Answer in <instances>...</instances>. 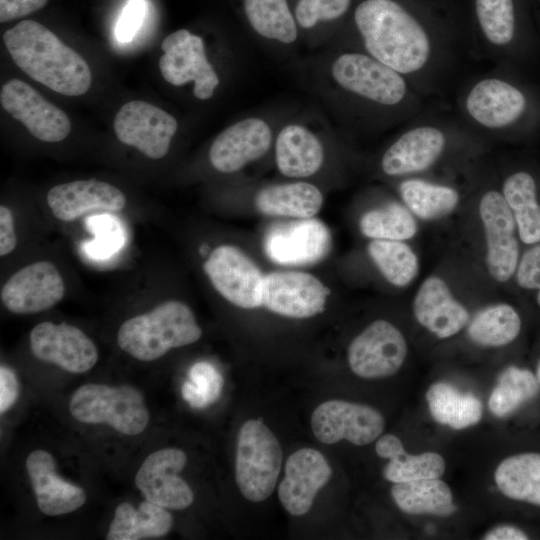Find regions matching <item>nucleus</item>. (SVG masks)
I'll return each instance as SVG.
<instances>
[{"mask_svg":"<svg viewBox=\"0 0 540 540\" xmlns=\"http://www.w3.org/2000/svg\"><path fill=\"white\" fill-rule=\"evenodd\" d=\"M353 20L361 50L402 74L422 96L442 89L466 44L449 0H363Z\"/></svg>","mask_w":540,"mask_h":540,"instance_id":"1","label":"nucleus"},{"mask_svg":"<svg viewBox=\"0 0 540 540\" xmlns=\"http://www.w3.org/2000/svg\"><path fill=\"white\" fill-rule=\"evenodd\" d=\"M3 41L14 63L49 89L79 96L90 88L92 75L87 62L39 22L20 21L3 34Z\"/></svg>","mask_w":540,"mask_h":540,"instance_id":"2","label":"nucleus"},{"mask_svg":"<svg viewBox=\"0 0 540 540\" xmlns=\"http://www.w3.org/2000/svg\"><path fill=\"white\" fill-rule=\"evenodd\" d=\"M335 85L355 102L402 121L419 115L422 95L399 72L363 50H347L331 63Z\"/></svg>","mask_w":540,"mask_h":540,"instance_id":"3","label":"nucleus"},{"mask_svg":"<svg viewBox=\"0 0 540 540\" xmlns=\"http://www.w3.org/2000/svg\"><path fill=\"white\" fill-rule=\"evenodd\" d=\"M460 118L474 132L505 135L532 111L529 93L508 75L492 71L467 84L458 97Z\"/></svg>","mask_w":540,"mask_h":540,"instance_id":"4","label":"nucleus"},{"mask_svg":"<svg viewBox=\"0 0 540 540\" xmlns=\"http://www.w3.org/2000/svg\"><path fill=\"white\" fill-rule=\"evenodd\" d=\"M476 134L461 118H418L382 154L381 171L389 177H413L432 169L459 140Z\"/></svg>","mask_w":540,"mask_h":540,"instance_id":"5","label":"nucleus"},{"mask_svg":"<svg viewBox=\"0 0 540 540\" xmlns=\"http://www.w3.org/2000/svg\"><path fill=\"white\" fill-rule=\"evenodd\" d=\"M201 336L191 308L182 301L169 300L124 321L117 332V343L135 359L153 361Z\"/></svg>","mask_w":540,"mask_h":540,"instance_id":"6","label":"nucleus"},{"mask_svg":"<svg viewBox=\"0 0 540 540\" xmlns=\"http://www.w3.org/2000/svg\"><path fill=\"white\" fill-rule=\"evenodd\" d=\"M282 460L279 441L261 420L251 419L241 426L236 445L235 479L245 499L261 502L271 496Z\"/></svg>","mask_w":540,"mask_h":540,"instance_id":"7","label":"nucleus"},{"mask_svg":"<svg viewBox=\"0 0 540 540\" xmlns=\"http://www.w3.org/2000/svg\"><path fill=\"white\" fill-rule=\"evenodd\" d=\"M69 410L82 423L107 424L125 435H138L149 422L142 394L131 386L89 383L72 395Z\"/></svg>","mask_w":540,"mask_h":540,"instance_id":"8","label":"nucleus"},{"mask_svg":"<svg viewBox=\"0 0 540 540\" xmlns=\"http://www.w3.org/2000/svg\"><path fill=\"white\" fill-rule=\"evenodd\" d=\"M163 54L159 68L163 78L174 86L193 82V94L207 100L220 83L218 74L208 61L203 39L187 29H179L162 41Z\"/></svg>","mask_w":540,"mask_h":540,"instance_id":"9","label":"nucleus"},{"mask_svg":"<svg viewBox=\"0 0 540 540\" xmlns=\"http://www.w3.org/2000/svg\"><path fill=\"white\" fill-rule=\"evenodd\" d=\"M472 41L478 52L507 60L521 48L522 23L517 0H471Z\"/></svg>","mask_w":540,"mask_h":540,"instance_id":"10","label":"nucleus"},{"mask_svg":"<svg viewBox=\"0 0 540 540\" xmlns=\"http://www.w3.org/2000/svg\"><path fill=\"white\" fill-rule=\"evenodd\" d=\"M479 216L485 241V262L493 280L504 283L516 272L520 249L516 237L517 227L501 190H486L479 201Z\"/></svg>","mask_w":540,"mask_h":540,"instance_id":"11","label":"nucleus"},{"mask_svg":"<svg viewBox=\"0 0 540 540\" xmlns=\"http://www.w3.org/2000/svg\"><path fill=\"white\" fill-rule=\"evenodd\" d=\"M407 353L402 332L392 323L379 319L351 341L347 359L350 369L358 377L381 379L397 373Z\"/></svg>","mask_w":540,"mask_h":540,"instance_id":"12","label":"nucleus"},{"mask_svg":"<svg viewBox=\"0 0 540 540\" xmlns=\"http://www.w3.org/2000/svg\"><path fill=\"white\" fill-rule=\"evenodd\" d=\"M203 269L215 290L231 304L243 309L262 305L264 275L240 249L232 245L216 247Z\"/></svg>","mask_w":540,"mask_h":540,"instance_id":"13","label":"nucleus"},{"mask_svg":"<svg viewBox=\"0 0 540 540\" xmlns=\"http://www.w3.org/2000/svg\"><path fill=\"white\" fill-rule=\"evenodd\" d=\"M315 438L324 444L343 439L357 446L367 445L382 434L383 415L375 408L344 400H329L315 408L311 417Z\"/></svg>","mask_w":540,"mask_h":540,"instance_id":"14","label":"nucleus"},{"mask_svg":"<svg viewBox=\"0 0 540 540\" xmlns=\"http://www.w3.org/2000/svg\"><path fill=\"white\" fill-rule=\"evenodd\" d=\"M113 127L122 143L135 147L148 158L161 159L169 151L178 123L159 107L133 100L117 112Z\"/></svg>","mask_w":540,"mask_h":540,"instance_id":"15","label":"nucleus"},{"mask_svg":"<svg viewBox=\"0 0 540 540\" xmlns=\"http://www.w3.org/2000/svg\"><path fill=\"white\" fill-rule=\"evenodd\" d=\"M0 102L7 113L41 141L59 142L71 131L67 114L22 80L6 82L1 88Z\"/></svg>","mask_w":540,"mask_h":540,"instance_id":"16","label":"nucleus"},{"mask_svg":"<svg viewBox=\"0 0 540 540\" xmlns=\"http://www.w3.org/2000/svg\"><path fill=\"white\" fill-rule=\"evenodd\" d=\"M65 283L50 261H37L15 272L0 292L4 307L14 314H35L48 310L64 297Z\"/></svg>","mask_w":540,"mask_h":540,"instance_id":"17","label":"nucleus"},{"mask_svg":"<svg viewBox=\"0 0 540 540\" xmlns=\"http://www.w3.org/2000/svg\"><path fill=\"white\" fill-rule=\"evenodd\" d=\"M330 290L306 272H273L264 276L262 305L289 318H310L321 313Z\"/></svg>","mask_w":540,"mask_h":540,"instance_id":"18","label":"nucleus"},{"mask_svg":"<svg viewBox=\"0 0 540 540\" xmlns=\"http://www.w3.org/2000/svg\"><path fill=\"white\" fill-rule=\"evenodd\" d=\"M33 355L71 373H84L98 360L94 342L78 327L62 322H41L29 335Z\"/></svg>","mask_w":540,"mask_h":540,"instance_id":"19","label":"nucleus"},{"mask_svg":"<svg viewBox=\"0 0 540 540\" xmlns=\"http://www.w3.org/2000/svg\"><path fill=\"white\" fill-rule=\"evenodd\" d=\"M186 462L187 456L180 449L157 450L140 466L135 484L146 500L168 509H185L194 500L193 491L178 475Z\"/></svg>","mask_w":540,"mask_h":540,"instance_id":"20","label":"nucleus"},{"mask_svg":"<svg viewBox=\"0 0 540 540\" xmlns=\"http://www.w3.org/2000/svg\"><path fill=\"white\" fill-rule=\"evenodd\" d=\"M331 247L326 225L314 218L298 219L272 227L264 240V249L273 262L308 265L320 261Z\"/></svg>","mask_w":540,"mask_h":540,"instance_id":"21","label":"nucleus"},{"mask_svg":"<svg viewBox=\"0 0 540 540\" xmlns=\"http://www.w3.org/2000/svg\"><path fill=\"white\" fill-rule=\"evenodd\" d=\"M270 125L259 117H247L220 132L211 144L209 160L214 169L234 173L262 158L270 149Z\"/></svg>","mask_w":540,"mask_h":540,"instance_id":"22","label":"nucleus"},{"mask_svg":"<svg viewBox=\"0 0 540 540\" xmlns=\"http://www.w3.org/2000/svg\"><path fill=\"white\" fill-rule=\"evenodd\" d=\"M331 476L332 469L322 453L312 448L297 450L287 459L285 476L278 487L282 506L293 516L306 514Z\"/></svg>","mask_w":540,"mask_h":540,"instance_id":"23","label":"nucleus"},{"mask_svg":"<svg viewBox=\"0 0 540 540\" xmlns=\"http://www.w3.org/2000/svg\"><path fill=\"white\" fill-rule=\"evenodd\" d=\"M412 310L417 322L439 339L459 333L470 320L467 308L458 301L439 276H428L418 288Z\"/></svg>","mask_w":540,"mask_h":540,"instance_id":"24","label":"nucleus"},{"mask_svg":"<svg viewBox=\"0 0 540 540\" xmlns=\"http://www.w3.org/2000/svg\"><path fill=\"white\" fill-rule=\"evenodd\" d=\"M55 218L73 221L87 212H117L126 205V196L117 187L96 179L76 180L52 187L46 196Z\"/></svg>","mask_w":540,"mask_h":540,"instance_id":"25","label":"nucleus"},{"mask_svg":"<svg viewBox=\"0 0 540 540\" xmlns=\"http://www.w3.org/2000/svg\"><path fill=\"white\" fill-rule=\"evenodd\" d=\"M26 470L38 508L44 514L56 516L70 513L85 503L84 490L57 475L54 458L47 451H32L26 459Z\"/></svg>","mask_w":540,"mask_h":540,"instance_id":"26","label":"nucleus"},{"mask_svg":"<svg viewBox=\"0 0 540 540\" xmlns=\"http://www.w3.org/2000/svg\"><path fill=\"white\" fill-rule=\"evenodd\" d=\"M325 159L319 137L302 124L285 125L275 140V162L289 178H306L317 173Z\"/></svg>","mask_w":540,"mask_h":540,"instance_id":"27","label":"nucleus"},{"mask_svg":"<svg viewBox=\"0 0 540 540\" xmlns=\"http://www.w3.org/2000/svg\"><path fill=\"white\" fill-rule=\"evenodd\" d=\"M378 456L388 459L383 476L392 483H403L418 479L439 478L445 471L443 457L435 452L418 455L407 453L401 440L393 434L381 436L375 445Z\"/></svg>","mask_w":540,"mask_h":540,"instance_id":"28","label":"nucleus"},{"mask_svg":"<svg viewBox=\"0 0 540 540\" xmlns=\"http://www.w3.org/2000/svg\"><path fill=\"white\" fill-rule=\"evenodd\" d=\"M323 205V195L318 187L308 182L270 185L255 197L259 212L279 217L312 218Z\"/></svg>","mask_w":540,"mask_h":540,"instance_id":"29","label":"nucleus"},{"mask_svg":"<svg viewBox=\"0 0 540 540\" xmlns=\"http://www.w3.org/2000/svg\"><path fill=\"white\" fill-rule=\"evenodd\" d=\"M501 192L509 206L520 240L526 245L540 243V203L537 183L527 171L510 173L502 182Z\"/></svg>","mask_w":540,"mask_h":540,"instance_id":"30","label":"nucleus"},{"mask_svg":"<svg viewBox=\"0 0 540 540\" xmlns=\"http://www.w3.org/2000/svg\"><path fill=\"white\" fill-rule=\"evenodd\" d=\"M173 525L171 514L162 506L148 500L136 510L123 502L115 510L106 539L139 540L167 534Z\"/></svg>","mask_w":540,"mask_h":540,"instance_id":"31","label":"nucleus"},{"mask_svg":"<svg viewBox=\"0 0 540 540\" xmlns=\"http://www.w3.org/2000/svg\"><path fill=\"white\" fill-rule=\"evenodd\" d=\"M398 190L403 204L415 217L425 221L449 215L460 202L455 187L415 176L404 179Z\"/></svg>","mask_w":540,"mask_h":540,"instance_id":"32","label":"nucleus"},{"mask_svg":"<svg viewBox=\"0 0 540 540\" xmlns=\"http://www.w3.org/2000/svg\"><path fill=\"white\" fill-rule=\"evenodd\" d=\"M390 492L398 508L407 514L447 517L456 510L449 486L439 478L394 483Z\"/></svg>","mask_w":540,"mask_h":540,"instance_id":"33","label":"nucleus"},{"mask_svg":"<svg viewBox=\"0 0 540 540\" xmlns=\"http://www.w3.org/2000/svg\"><path fill=\"white\" fill-rule=\"evenodd\" d=\"M426 401L433 419L452 429H465L482 417V403L471 393H462L446 382L433 383L426 392Z\"/></svg>","mask_w":540,"mask_h":540,"instance_id":"34","label":"nucleus"},{"mask_svg":"<svg viewBox=\"0 0 540 540\" xmlns=\"http://www.w3.org/2000/svg\"><path fill=\"white\" fill-rule=\"evenodd\" d=\"M508 498L540 506V454L522 453L504 459L494 473Z\"/></svg>","mask_w":540,"mask_h":540,"instance_id":"35","label":"nucleus"},{"mask_svg":"<svg viewBox=\"0 0 540 540\" xmlns=\"http://www.w3.org/2000/svg\"><path fill=\"white\" fill-rule=\"evenodd\" d=\"M520 330L521 318L515 308L497 303L483 308L471 319L467 334L480 346L501 347L513 342Z\"/></svg>","mask_w":540,"mask_h":540,"instance_id":"36","label":"nucleus"},{"mask_svg":"<svg viewBox=\"0 0 540 540\" xmlns=\"http://www.w3.org/2000/svg\"><path fill=\"white\" fill-rule=\"evenodd\" d=\"M246 17L257 34L282 44L298 37V24L287 0H244Z\"/></svg>","mask_w":540,"mask_h":540,"instance_id":"37","label":"nucleus"},{"mask_svg":"<svg viewBox=\"0 0 540 540\" xmlns=\"http://www.w3.org/2000/svg\"><path fill=\"white\" fill-rule=\"evenodd\" d=\"M367 251L383 277L396 287L408 286L418 275V256L404 241L373 239Z\"/></svg>","mask_w":540,"mask_h":540,"instance_id":"38","label":"nucleus"},{"mask_svg":"<svg viewBox=\"0 0 540 540\" xmlns=\"http://www.w3.org/2000/svg\"><path fill=\"white\" fill-rule=\"evenodd\" d=\"M359 228L361 233L371 240L405 241L416 235L418 224L405 205L391 202L364 213L360 218Z\"/></svg>","mask_w":540,"mask_h":540,"instance_id":"39","label":"nucleus"},{"mask_svg":"<svg viewBox=\"0 0 540 540\" xmlns=\"http://www.w3.org/2000/svg\"><path fill=\"white\" fill-rule=\"evenodd\" d=\"M538 391V379L531 371L509 366L499 375L488 406L496 417H506L533 399Z\"/></svg>","mask_w":540,"mask_h":540,"instance_id":"40","label":"nucleus"},{"mask_svg":"<svg viewBox=\"0 0 540 540\" xmlns=\"http://www.w3.org/2000/svg\"><path fill=\"white\" fill-rule=\"evenodd\" d=\"M223 378L209 362L195 363L188 372V380L181 388L183 399L193 408H205L221 395Z\"/></svg>","mask_w":540,"mask_h":540,"instance_id":"41","label":"nucleus"},{"mask_svg":"<svg viewBox=\"0 0 540 540\" xmlns=\"http://www.w3.org/2000/svg\"><path fill=\"white\" fill-rule=\"evenodd\" d=\"M352 0H299L294 16L299 27L313 28L321 21H332L342 17Z\"/></svg>","mask_w":540,"mask_h":540,"instance_id":"42","label":"nucleus"},{"mask_svg":"<svg viewBox=\"0 0 540 540\" xmlns=\"http://www.w3.org/2000/svg\"><path fill=\"white\" fill-rule=\"evenodd\" d=\"M515 278L521 288L537 291L536 300L540 307V244L531 246L520 257Z\"/></svg>","mask_w":540,"mask_h":540,"instance_id":"43","label":"nucleus"},{"mask_svg":"<svg viewBox=\"0 0 540 540\" xmlns=\"http://www.w3.org/2000/svg\"><path fill=\"white\" fill-rule=\"evenodd\" d=\"M146 13L144 0H129L116 24L115 36L121 43L130 42L141 27Z\"/></svg>","mask_w":540,"mask_h":540,"instance_id":"44","label":"nucleus"},{"mask_svg":"<svg viewBox=\"0 0 540 540\" xmlns=\"http://www.w3.org/2000/svg\"><path fill=\"white\" fill-rule=\"evenodd\" d=\"M48 0H0V22L25 17L41 8Z\"/></svg>","mask_w":540,"mask_h":540,"instance_id":"45","label":"nucleus"},{"mask_svg":"<svg viewBox=\"0 0 540 540\" xmlns=\"http://www.w3.org/2000/svg\"><path fill=\"white\" fill-rule=\"evenodd\" d=\"M19 382L14 371L5 366L0 367V412H6L17 400Z\"/></svg>","mask_w":540,"mask_h":540,"instance_id":"46","label":"nucleus"},{"mask_svg":"<svg viewBox=\"0 0 540 540\" xmlns=\"http://www.w3.org/2000/svg\"><path fill=\"white\" fill-rule=\"evenodd\" d=\"M17 246L12 211L4 205L0 206V256H6Z\"/></svg>","mask_w":540,"mask_h":540,"instance_id":"47","label":"nucleus"},{"mask_svg":"<svg viewBox=\"0 0 540 540\" xmlns=\"http://www.w3.org/2000/svg\"><path fill=\"white\" fill-rule=\"evenodd\" d=\"M485 540H526L527 534L520 528L511 525H500L489 530L483 537Z\"/></svg>","mask_w":540,"mask_h":540,"instance_id":"48","label":"nucleus"},{"mask_svg":"<svg viewBox=\"0 0 540 540\" xmlns=\"http://www.w3.org/2000/svg\"><path fill=\"white\" fill-rule=\"evenodd\" d=\"M536 377H537L538 382L540 384V362H539L538 367H537V376Z\"/></svg>","mask_w":540,"mask_h":540,"instance_id":"49","label":"nucleus"}]
</instances>
